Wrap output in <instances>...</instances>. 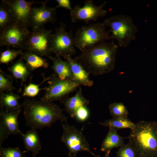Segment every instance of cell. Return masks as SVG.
I'll use <instances>...</instances> for the list:
<instances>
[{"label":"cell","instance_id":"obj_1","mask_svg":"<svg viewBox=\"0 0 157 157\" xmlns=\"http://www.w3.org/2000/svg\"><path fill=\"white\" fill-rule=\"evenodd\" d=\"M118 49L113 42L103 41L81 50L74 58L90 74L102 75L114 69Z\"/></svg>","mask_w":157,"mask_h":157},{"label":"cell","instance_id":"obj_2","mask_svg":"<svg viewBox=\"0 0 157 157\" xmlns=\"http://www.w3.org/2000/svg\"><path fill=\"white\" fill-rule=\"evenodd\" d=\"M21 105L26 124L31 129L41 130L51 127L58 120L67 122L68 117L63 114V110L52 102L26 99Z\"/></svg>","mask_w":157,"mask_h":157},{"label":"cell","instance_id":"obj_3","mask_svg":"<svg viewBox=\"0 0 157 157\" xmlns=\"http://www.w3.org/2000/svg\"><path fill=\"white\" fill-rule=\"evenodd\" d=\"M140 157L157 156V122L141 121L135 124L128 137Z\"/></svg>","mask_w":157,"mask_h":157},{"label":"cell","instance_id":"obj_4","mask_svg":"<svg viewBox=\"0 0 157 157\" xmlns=\"http://www.w3.org/2000/svg\"><path fill=\"white\" fill-rule=\"evenodd\" d=\"M104 22L110 28V39L116 40L119 46L127 47L135 39L138 28L130 15H114L106 19Z\"/></svg>","mask_w":157,"mask_h":157},{"label":"cell","instance_id":"obj_5","mask_svg":"<svg viewBox=\"0 0 157 157\" xmlns=\"http://www.w3.org/2000/svg\"><path fill=\"white\" fill-rule=\"evenodd\" d=\"M104 22H97L82 27L77 30L74 37L75 47L81 51L110 39L109 31Z\"/></svg>","mask_w":157,"mask_h":157},{"label":"cell","instance_id":"obj_6","mask_svg":"<svg viewBox=\"0 0 157 157\" xmlns=\"http://www.w3.org/2000/svg\"><path fill=\"white\" fill-rule=\"evenodd\" d=\"M48 77L49 85L45 88V93L41 98L42 101L52 102L60 101L81 86L72 79L62 80L53 74Z\"/></svg>","mask_w":157,"mask_h":157},{"label":"cell","instance_id":"obj_7","mask_svg":"<svg viewBox=\"0 0 157 157\" xmlns=\"http://www.w3.org/2000/svg\"><path fill=\"white\" fill-rule=\"evenodd\" d=\"M52 31L43 27L33 29L22 49L42 57L49 58L51 55V38Z\"/></svg>","mask_w":157,"mask_h":157},{"label":"cell","instance_id":"obj_8","mask_svg":"<svg viewBox=\"0 0 157 157\" xmlns=\"http://www.w3.org/2000/svg\"><path fill=\"white\" fill-rule=\"evenodd\" d=\"M65 24L61 23L55 29V33L51 34V50L56 56H71L76 53L73 29L69 31H66Z\"/></svg>","mask_w":157,"mask_h":157},{"label":"cell","instance_id":"obj_9","mask_svg":"<svg viewBox=\"0 0 157 157\" xmlns=\"http://www.w3.org/2000/svg\"><path fill=\"white\" fill-rule=\"evenodd\" d=\"M61 124L63 131L61 140L68 149L69 152L76 155L80 152L85 151L95 156L81 130L67 122Z\"/></svg>","mask_w":157,"mask_h":157},{"label":"cell","instance_id":"obj_10","mask_svg":"<svg viewBox=\"0 0 157 157\" xmlns=\"http://www.w3.org/2000/svg\"><path fill=\"white\" fill-rule=\"evenodd\" d=\"M94 3L92 0H87L85 1L82 7L77 5L73 7L70 11L71 21L74 23L83 21L88 24L90 21H96L99 17L105 16L107 13L104 8L106 2L99 6Z\"/></svg>","mask_w":157,"mask_h":157},{"label":"cell","instance_id":"obj_11","mask_svg":"<svg viewBox=\"0 0 157 157\" xmlns=\"http://www.w3.org/2000/svg\"><path fill=\"white\" fill-rule=\"evenodd\" d=\"M30 33L26 27L13 22L0 31V46L22 49Z\"/></svg>","mask_w":157,"mask_h":157},{"label":"cell","instance_id":"obj_12","mask_svg":"<svg viewBox=\"0 0 157 157\" xmlns=\"http://www.w3.org/2000/svg\"><path fill=\"white\" fill-rule=\"evenodd\" d=\"M2 1L8 8L14 22L28 28L32 5L35 3L42 4L44 1L36 2L33 0H3Z\"/></svg>","mask_w":157,"mask_h":157},{"label":"cell","instance_id":"obj_13","mask_svg":"<svg viewBox=\"0 0 157 157\" xmlns=\"http://www.w3.org/2000/svg\"><path fill=\"white\" fill-rule=\"evenodd\" d=\"M47 1H44L40 7L32 8L29 19V26L33 29L43 27L48 22L54 24L56 21V9L55 7H47Z\"/></svg>","mask_w":157,"mask_h":157},{"label":"cell","instance_id":"obj_14","mask_svg":"<svg viewBox=\"0 0 157 157\" xmlns=\"http://www.w3.org/2000/svg\"><path fill=\"white\" fill-rule=\"evenodd\" d=\"M63 58L69 64L74 80L81 85L90 87L93 85V82L90 79L89 73L74 58L73 59L68 56Z\"/></svg>","mask_w":157,"mask_h":157},{"label":"cell","instance_id":"obj_15","mask_svg":"<svg viewBox=\"0 0 157 157\" xmlns=\"http://www.w3.org/2000/svg\"><path fill=\"white\" fill-rule=\"evenodd\" d=\"M60 101L64 106L66 112L74 118L77 109L82 106L87 107L89 103V101L83 96L81 88L74 96L71 97H67Z\"/></svg>","mask_w":157,"mask_h":157},{"label":"cell","instance_id":"obj_16","mask_svg":"<svg viewBox=\"0 0 157 157\" xmlns=\"http://www.w3.org/2000/svg\"><path fill=\"white\" fill-rule=\"evenodd\" d=\"M21 111H8L1 109L0 122L8 130L10 135L19 134L22 133L19 129L18 117Z\"/></svg>","mask_w":157,"mask_h":157},{"label":"cell","instance_id":"obj_17","mask_svg":"<svg viewBox=\"0 0 157 157\" xmlns=\"http://www.w3.org/2000/svg\"><path fill=\"white\" fill-rule=\"evenodd\" d=\"M117 130L109 127V130L102 143L100 150L105 154H109L113 149L120 147L124 143V138L117 132Z\"/></svg>","mask_w":157,"mask_h":157},{"label":"cell","instance_id":"obj_18","mask_svg":"<svg viewBox=\"0 0 157 157\" xmlns=\"http://www.w3.org/2000/svg\"><path fill=\"white\" fill-rule=\"evenodd\" d=\"M25 147L28 151L32 153V157H35L41 149L42 145L36 129H31L26 133L21 135Z\"/></svg>","mask_w":157,"mask_h":157},{"label":"cell","instance_id":"obj_19","mask_svg":"<svg viewBox=\"0 0 157 157\" xmlns=\"http://www.w3.org/2000/svg\"><path fill=\"white\" fill-rule=\"evenodd\" d=\"M49 58L53 62L52 69L55 75L62 80L72 79L70 67L68 61L62 60L59 56H51Z\"/></svg>","mask_w":157,"mask_h":157},{"label":"cell","instance_id":"obj_20","mask_svg":"<svg viewBox=\"0 0 157 157\" xmlns=\"http://www.w3.org/2000/svg\"><path fill=\"white\" fill-rule=\"evenodd\" d=\"M21 97L13 92H0L1 109L8 111H21L19 100Z\"/></svg>","mask_w":157,"mask_h":157},{"label":"cell","instance_id":"obj_21","mask_svg":"<svg viewBox=\"0 0 157 157\" xmlns=\"http://www.w3.org/2000/svg\"><path fill=\"white\" fill-rule=\"evenodd\" d=\"M21 56L31 72L40 67L47 69L49 67L46 59L35 53L26 51Z\"/></svg>","mask_w":157,"mask_h":157},{"label":"cell","instance_id":"obj_22","mask_svg":"<svg viewBox=\"0 0 157 157\" xmlns=\"http://www.w3.org/2000/svg\"><path fill=\"white\" fill-rule=\"evenodd\" d=\"M8 69L11 73L13 77L21 81L22 86L23 82L26 80L31 73L21 57L12 65L8 67Z\"/></svg>","mask_w":157,"mask_h":157},{"label":"cell","instance_id":"obj_23","mask_svg":"<svg viewBox=\"0 0 157 157\" xmlns=\"http://www.w3.org/2000/svg\"><path fill=\"white\" fill-rule=\"evenodd\" d=\"M101 126L119 129L129 128L133 129L135 124L132 122L127 117H113L100 123Z\"/></svg>","mask_w":157,"mask_h":157},{"label":"cell","instance_id":"obj_24","mask_svg":"<svg viewBox=\"0 0 157 157\" xmlns=\"http://www.w3.org/2000/svg\"><path fill=\"white\" fill-rule=\"evenodd\" d=\"M108 108L113 117H128L129 111L122 103L113 102L109 105Z\"/></svg>","mask_w":157,"mask_h":157},{"label":"cell","instance_id":"obj_25","mask_svg":"<svg viewBox=\"0 0 157 157\" xmlns=\"http://www.w3.org/2000/svg\"><path fill=\"white\" fill-rule=\"evenodd\" d=\"M16 89L13 84L12 77L0 69V92H11Z\"/></svg>","mask_w":157,"mask_h":157},{"label":"cell","instance_id":"obj_26","mask_svg":"<svg viewBox=\"0 0 157 157\" xmlns=\"http://www.w3.org/2000/svg\"><path fill=\"white\" fill-rule=\"evenodd\" d=\"M14 22L6 6L1 1L0 7V31Z\"/></svg>","mask_w":157,"mask_h":157},{"label":"cell","instance_id":"obj_27","mask_svg":"<svg viewBox=\"0 0 157 157\" xmlns=\"http://www.w3.org/2000/svg\"><path fill=\"white\" fill-rule=\"evenodd\" d=\"M116 157H140L138 152L129 142L124 144L116 152Z\"/></svg>","mask_w":157,"mask_h":157},{"label":"cell","instance_id":"obj_28","mask_svg":"<svg viewBox=\"0 0 157 157\" xmlns=\"http://www.w3.org/2000/svg\"><path fill=\"white\" fill-rule=\"evenodd\" d=\"M22 50L23 49H22L17 50L8 49L1 52L0 64H7L19 55H21L23 53Z\"/></svg>","mask_w":157,"mask_h":157},{"label":"cell","instance_id":"obj_29","mask_svg":"<svg viewBox=\"0 0 157 157\" xmlns=\"http://www.w3.org/2000/svg\"><path fill=\"white\" fill-rule=\"evenodd\" d=\"M49 77L44 78L43 81L39 84L30 83L27 85L25 86L24 91L20 97H34L37 96L40 91L42 90H45V88H40V86L46 81H48Z\"/></svg>","mask_w":157,"mask_h":157},{"label":"cell","instance_id":"obj_30","mask_svg":"<svg viewBox=\"0 0 157 157\" xmlns=\"http://www.w3.org/2000/svg\"><path fill=\"white\" fill-rule=\"evenodd\" d=\"M1 157H26L18 147L3 148L0 147Z\"/></svg>","mask_w":157,"mask_h":157},{"label":"cell","instance_id":"obj_31","mask_svg":"<svg viewBox=\"0 0 157 157\" xmlns=\"http://www.w3.org/2000/svg\"><path fill=\"white\" fill-rule=\"evenodd\" d=\"M89 116V111L86 106H82L76 111L74 118L78 121L84 122L86 120Z\"/></svg>","mask_w":157,"mask_h":157},{"label":"cell","instance_id":"obj_32","mask_svg":"<svg viewBox=\"0 0 157 157\" xmlns=\"http://www.w3.org/2000/svg\"><path fill=\"white\" fill-rule=\"evenodd\" d=\"M9 135L8 130L0 122V147H1L3 142L8 138Z\"/></svg>","mask_w":157,"mask_h":157},{"label":"cell","instance_id":"obj_33","mask_svg":"<svg viewBox=\"0 0 157 157\" xmlns=\"http://www.w3.org/2000/svg\"><path fill=\"white\" fill-rule=\"evenodd\" d=\"M56 1L58 3V5L55 7L56 9L62 7L70 11L72 9L70 0H56Z\"/></svg>","mask_w":157,"mask_h":157},{"label":"cell","instance_id":"obj_34","mask_svg":"<svg viewBox=\"0 0 157 157\" xmlns=\"http://www.w3.org/2000/svg\"><path fill=\"white\" fill-rule=\"evenodd\" d=\"M68 156L69 157H76V155L69 152L68 153Z\"/></svg>","mask_w":157,"mask_h":157},{"label":"cell","instance_id":"obj_35","mask_svg":"<svg viewBox=\"0 0 157 157\" xmlns=\"http://www.w3.org/2000/svg\"><path fill=\"white\" fill-rule=\"evenodd\" d=\"M95 157H110L109 154H105L104 156L102 157H101L99 156H95Z\"/></svg>","mask_w":157,"mask_h":157},{"label":"cell","instance_id":"obj_36","mask_svg":"<svg viewBox=\"0 0 157 157\" xmlns=\"http://www.w3.org/2000/svg\"><path fill=\"white\" fill-rule=\"evenodd\" d=\"M157 157V156H156V157Z\"/></svg>","mask_w":157,"mask_h":157}]
</instances>
